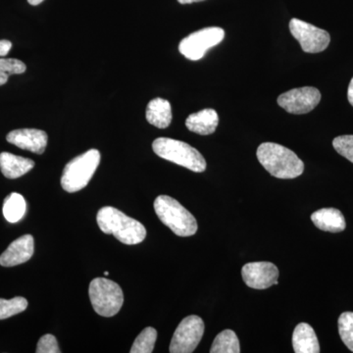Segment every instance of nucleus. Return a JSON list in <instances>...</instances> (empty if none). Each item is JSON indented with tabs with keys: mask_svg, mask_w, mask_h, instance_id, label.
Masks as SVG:
<instances>
[{
	"mask_svg": "<svg viewBox=\"0 0 353 353\" xmlns=\"http://www.w3.org/2000/svg\"><path fill=\"white\" fill-rule=\"evenodd\" d=\"M97 222L104 234H113L125 245H138L146 236L145 227L141 222L111 206H105L99 211Z\"/></svg>",
	"mask_w": 353,
	"mask_h": 353,
	"instance_id": "obj_1",
	"label": "nucleus"
},
{
	"mask_svg": "<svg viewBox=\"0 0 353 353\" xmlns=\"http://www.w3.org/2000/svg\"><path fill=\"white\" fill-rule=\"evenodd\" d=\"M256 154L265 170L275 178L294 179L303 173V162L296 153L278 143H262Z\"/></svg>",
	"mask_w": 353,
	"mask_h": 353,
	"instance_id": "obj_2",
	"label": "nucleus"
},
{
	"mask_svg": "<svg viewBox=\"0 0 353 353\" xmlns=\"http://www.w3.org/2000/svg\"><path fill=\"white\" fill-rule=\"evenodd\" d=\"M154 210L160 221L176 236L185 238L196 233V218L176 199L168 196H158Z\"/></svg>",
	"mask_w": 353,
	"mask_h": 353,
	"instance_id": "obj_3",
	"label": "nucleus"
},
{
	"mask_svg": "<svg viewBox=\"0 0 353 353\" xmlns=\"http://www.w3.org/2000/svg\"><path fill=\"white\" fill-rule=\"evenodd\" d=\"M153 152L167 161L201 173L206 170V161L201 153L183 141L168 138H158L153 141Z\"/></svg>",
	"mask_w": 353,
	"mask_h": 353,
	"instance_id": "obj_4",
	"label": "nucleus"
},
{
	"mask_svg": "<svg viewBox=\"0 0 353 353\" xmlns=\"http://www.w3.org/2000/svg\"><path fill=\"white\" fill-rule=\"evenodd\" d=\"M101 163V152L90 150L72 159L65 166L61 185L67 192H77L87 187Z\"/></svg>",
	"mask_w": 353,
	"mask_h": 353,
	"instance_id": "obj_5",
	"label": "nucleus"
},
{
	"mask_svg": "<svg viewBox=\"0 0 353 353\" xmlns=\"http://www.w3.org/2000/svg\"><path fill=\"white\" fill-rule=\"evenodd\" d=\"M88 294L95 312L102 317L115 316L124 303L120 285L105 278L94 279L88 288Z\"/></svg>",
	"mask_w": 353,
	"mask_h": 353,
	"instance_id": "obj_6",
	"label": "nucleus"
},
{
	"mask_svg": "<svg viewBox=\"0 0 353 353\" xmlns=\"http://www.w3.org/2000/svg\"><path fill=\"white\" fill-rule=\"evenodd\" d=\"M224 38L225 32L221 28H205L182 39L179 50L188 59L196 61L201 59L210 48L219 44Z\"/></svg>",
	"mask_w": 353,
	"mask_h": 353,
	"instance_id": "obj_7",
	"label": "nucleus"
},
{
	"mask_svg": "<svg viewBox=\"0 0 353 353\" xmlns=\"http://www.w3.org/2000/svg\"><path fill=\"white\" fill-rule=\"evenodd\" d=\"M203 334L204 323L201 317L190 315L183 318L174 333L169 352L171 353L194 352L201 343Z\"/></svg>",
	"mask_w": 353,
	"mask_h": 353,
	"instance_id": "obj_8",
	"label": "nucleus"
},
{
	"mask_svg": "<svg viewBox=\"0 0 353 353\" xmlns=\"http://www.w3.org/2000/svg\"><path fill=\"white\" fill-rule=\"evenodd\" d=\"M290 31L292 37L301 44L304 52H322L328 48L331 41L328 32L296 18L290 20Z\"/></svg>",
	"mask_w": 353,
	"mask_h": 353,
	"instance_id": "obj_9",
	"label": "nucleus"
},
{
	"mask_svg": "<svg viewBox=\"0 0 353 353\" xmlns=\"http://www.w3.org/2000/svg\"><path fill=\"white\" fill-rule=\"evenodd\" d=\"M321 101V92L313 87L294 88L278 97L279 106L290 114H306L314 110Z\"/></svg>",
	"mask_w": 353,
	"mask_h": 353,
	"instance_id": "obj_10",
	"label": "nucleus"
},
{
	"mask_svg": "<svg viewBox=\"0 0 353 353\" xmlns=\"http://www.w3.org/2000/svg\"><path fill=\"white\" fill-rule=\"evenodd\" d=\"M241 276L248 287L265 290L278 285L279 269L271 262H250L241 269Z\"/></svg>",
	"mask_w": 353,
	"mask_h": 353,
	"instance_id": "obj_11",
	"label": "nucleus"
},
{
	"mask_svg": "<svg viewBox=\"0 0 353 353\" xmlns=\"http://www.w3.org/2000/svg\"><path fill=\"white\" fill-rule=\"evenodd\" d=\"M7 141L21 150L43 154L48 145V134L38 129L14 130L6 137Z\"/></svg>",
	"mask_w": 353,
	"mask_h": 353,
	"instance_id": "obj_12",
	"label": "nucleus"
},
{
	"mask_svg": "<svg viewBox=\"0 0 353 353\" xmlns=\"http://www.w3.org/2000/svg\"><path fill=\"white\" fill-rule=\"evenodd\" d=\"M34 243L31 234H25L11 243L6 252L0 255V265L3 267H13L25 263L34 254Z\"/></svg>",
	"mask_w": 353,
	"mask_h": 353,
	"instance_id": "obj_13",
	"label": "nucleus"
},
{
	"mask_svg": "<svg viewBox=\"0 0 353 353\" xmlns=\"http://www.w3.org/2000/svg\"><path fill=\"white\" fill-rule=\"evenodd\" d=\"M219 124V116L214 109H203L199 112L190 114L185 120V126L190 132L201 136L213 134Z\"/></svg>",
	"mask_w": 353,
	"mask_h": 353,
	"instance_id": "obj_14",
	"label": "nucleus"
},
{
	"mask_svg": "<svg viewBox=\"0 0 353 353\" xmlns=\"http://www.w3.org/2000/svg\"><path fill=\"white\" fill-rule=\"evenodd\" d=\"M311 220L318 229L331 233H340L347 227L345 217L336 208H322L311 215Z\"/></svg>",
	"mask_w": 353,
	"mask_h": 353,
	"instance_id": "obj_15",
	"label": "nucleus"
},
{
	"mask_svg": "<svg viewBox=\"0 0 353 353\" xmlns=\"http://www.w3.org/2000/svg\"><path fill=\"white\" fill-rule=\"evenodd\" d=\"M292 347L296 353L320 352L319 341L310 325L306 323L297 325L292 334Z\"/></svg>",
	"mask_w": 353,
	"mask_h": 353,
	"instance_id": "obj_16",
	"label": "nucleus"
},
{
	"mask_svg": "<svg viewBox=\"0 0 353 353\" xmlns=\"http://www.w3.org/2000/svg\"><path fill=\"white\" fill-rule=\"evenodd\" d=\"M34 167V162L29 158L17 157L12 153H0V170L8 179L20 178Z\"/></svg>",
	"mask_w": 353,
	"mask_h": 353,
	"instance_id": "obj_17",
	"label": "nucleus"
},
{
	"mask_svg": "<svg viewBox=\"0 0 353 353\" xmlns=\"http://www.w3.org/2000/svg\"><path fill=\"white\" fill-rule=\"evenodd\" d=\"M145 117L152 126L166 129L170 126L173 118L170 102L160 97L152 99L146 108Z\"/></svg>",
	"mask_w": 353,
	"mask_h": 353,
	"instance_id": "obj_18",
	"label": "nucleus"
},
{
	"mask_svg": "<svg viewBox=\"0 0 353 353\" xmlns=\"http://www.w3.org/2000/svg\"><path fill=\"white\" fill-rule=\"evenodd\" d=\"M27 204L23 196L12 192L6 197L3 203V215L9 223L19 222L24 217Z\"/></svg>",
	"mask_w": 353,
	"mask_h": 353,
	"instance_id": "obj_19",
	"label": "nucleus"
},
{
	"mask_svg": "<svg viewBox=\"0 0 353 353\" xmlns=\"http://www.w3.org/2000/svg\"><path fill=\"white\" fill-rule=\"evenodd\" d=\"M211 353H239L241 352L240 341L236 333L232 330H225L217 334Z\"/></svg>",
	"mask_w": 353,
	"mask_h": 353,
	"instance_id": "obj_20",
	"label": "nucleus"
},
{
	"mask_svg": "<svg viewBox=\"0 0 353 353\" xmlns=\"http://www.w3.org/2000/svg\"><path fill=\"white\" fill-rule=\"evenodd\" d=\"M157 340V330L148 327L139 334L130 350L131 353H152Z\"/></svg>",
	"mask_w": 353,
	"mask_h": 353,
	"instance_id": "obj_21",
	"label": "nucleus"
},
{
	"mask_svg": "<svg viewBox=\"0 0 353 353\" xmlns=\"http://www.w3.org/2000/svg\"><path fill=\"white\" fill-rule=\"evenodd\" d=\"M27 307L28 301L24 297L17 296L12 299H0V320L19 314Z\"/></svg>",
	"mask_w": 353,
	"mask_h": 353,
	"instance_id": "obj_22",
	"label": "nucleus"
},
{
	"mask_svg": "<svg viewBox=\"0 0 353 353\" xmlns=\"http://www.w3.org/2000/svg\"><path fill=\"white\" fill-rule=\"evenodd\" d=\"M339 333L341 341L353 352V312H343L340 316Z\"/></svg>",
	"mask_w": 353,
	"mask_h": 353,
	"instance_id": "obj_23",
	"label": "nucleus"
},
{
	"mask_svg": "<svg viewBox=\"0 0 353 353\" xmlns=\"http://www.w3.org/2000/svg\"><path fill=\"white\" fill-rule=\"evenodd\" d=\"M333 146L339 154L347 158L348 161L353 163V136L352 134L336 137L333 141Z\"/></svg>",
	"mask_w": 353,
	"mask_h": 353,
	"instance_id": "obj_24",
	"label": "nucleus"
},
{
	"mask_svg": "<svg viewBox=\"0 0 353 353\" xmlns=\"http://www.w3.org/2000/svg\"><path fill=\"white\" fill-rule=\"evenodd\" d=\"M27 69L24 62L14 58H0V71L4 72L7 75H19Z\"/></svg>",
	"mask_w": 353,
	"mask_h": 353,
	"instance_id": "obj_25",
	"label": "nucleus"
},
{
	"mask_svg": "<svg viewBox=\"0 0 353 353\" xmlns=\"http://www.w3.org/2000/svg\"><path fill=\"white\" fill-rule=\"evenodd\" d=\"M37 353H60L59 345H58L57 338L53 334H44L39 339L37 345Z\"/></svg>",
	"mask_w": 353,
	"mask_h": 353,
	"instance_id": "obj_26",
	"label": "nucleus"
},
{
	"mask_svg": "<svg viewBox=\"0 0 353 353\" xmlns=\"http://www.w3.org/2000/svg\"><path fill=\"white\" fill-rule=\"evenodd\" d=\"M11 48H12V43H11V41H6V39H1V41H0V57H6L9 51H10Z\"/></svg>",
	"mask_w": 353,
	"mask_h": 353,
	"instance_id": "obj_27",
	"label": "nucleus"
},
{
	"mask_svg": "<svg viewBox=\"0 0 353 353\" xmlns=\"http://www.w3.org/2000/svg\"><path fill=\"white\" fill-rule=\"evenodd\" d=\"M347 99L350 103L353 106V78L350 81V85H348Z\"/></svg>",
	"mask_w": 353,
	"mask_h": 353,
	"instance_id": "obj_28",
	"label": "nucleus"
},
{
	"mask_svg": "<svg viewBox=\"0 0 353 353\" xmlns=\"http://www.w3.org/2000/svg\"><path fill=\"white\" fill-rule=\"evenodd\" d=\"M9 75H7L4 72L0 71V85H6L8 81Z\"/></svg>",
	"mask_w": 353,
	"mask_h": 353,
	"instance_id": "obj_29",
	"label": "nucleus"
},
{
	"mask_svg": "<svg viewBox=\"0 0 353 353\" xmlns=\"http://www.w3.org/2000/svg\"><path fill=\"white\" fill-rule=\"evenodd\" d=\"M181 4H190L194 3V2H201L203 1V0H178Z\"/></svg>",
	"mask_w": 353,
	"mask_h": 353,
	"instance_id": "obj_30",
	"label": "nucleus"
},
{
	"mask_svg": "<svg viewBox=\"0 0 353 353\" xmlns=\"http://www.w3.org/2000/svg\"><path fill=\"white\" fill-rule=\"evenodd\" d=\"M43 0H28V2H29L31 6H39V4H41V2H43Z\"/></svg>",
	"mask_w": 353,
	"mask_h": 353,
	"instance_id": "obj_31",
	"label": "nucleus"
},
{
	"mask_svg": "<svg viewBox=\"0 0 353 353\" xmlns=\"http://www.w3.org/2000/svg\"><path fill=\"white\" fill-rule=\"evenodd\" d=\"M109 273L108 272H104V276H108Z\"/></svg>",
	"mask_w": 353,
	"mask_h": 353,
	"instance_id": "obj_32",
	"label": "nucleus"
}]
</instances>
